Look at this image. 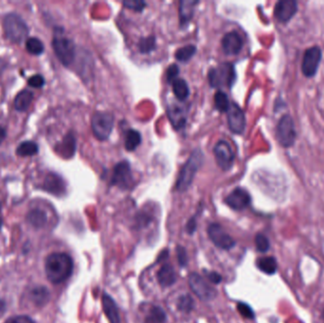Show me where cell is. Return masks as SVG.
I'll return each mask as SVG.
<instances>
[{"mask_svg": "<svg viewBox=\"0 0 324 323\" xmlns=\"http://www.w3.org/2000/svg\"><path fill=\"white\" fill-rule=\"evenodd\" d=\"M73 268V260L67 253L55 252L46 258L45 272L51 283L59 284L69 279Z\"/></svg>", "mask_w": 324, "mask_h": 323, "instance_id": "cell-1", "label": "cell"}, {"mask_svg": "<svg viewBox=\"0 0 324 323\" xmlns=\"http://www.w3.org/2000/svg\"><path fill=\"white\" fill-rule=\"evenodd\" d=\"M204 161V155L200 149H196L190 154V158L186 161L182 169L179 172L176 188L177 191L183 193L190 188L196 173L199 171Z\"/></svg>", "mask_w": 324, "mask_h": 323, "instance_id": "cell-2", "label": "cell"}, {"mask_svg": "<svg viewBox=\"0 0 324 323\" xmlns=\"http://www.w3.org/2000/svg\"><path fill=\"white\" fill-rule=\"evenodd\" d=\"M3 29L7 38L12 43H22L29 38V27L17 13H8L3 20Z\"/></svg>", "mask_w": 324, "mask_h": 323, "instance_id": "cell-3", "label": "cell"}, {"mask_svg": "<svg viewBox=\"0 0 324 323\" xmlns=\"http://www.w3.org/2000/svg\"><path fill=\"white\" fill-rule=\"evenodd\" d=\"M52 48L55 52L56 57L65 67H69L76 56V48L73 41L65 36L63 31H55L52 39Z\"/></svg>", "mask_w": 324, "mask_h": 323, "instance_id": "cell-4", "label": "cell"}, {"mask_svg": "<svg viewBox=\"0 0 324 323\" xmlns=\"http://www.w3.org/2000/svg\"><path fill=\"white\" fill-rule=\"evenodd\" d=\"M209 85L215 88H231L236 81V72L233 64L224 63L212 68L208 74Z\"/></svg>", "mask_w": 324, "mask_h": 323, "instance_id": "cell-5", "label": "cell"}, {"mask_svg": "<svg viewBox=\"0 0 324 323\" xmlns=\"http://www.w3.org/2000/svg\"><path fill=\"white\" fill-rule=\"evenodd\" d=\"M114 127V117L104 111L96 112L91 120V128L95 138L99 140H106L110 137Z\"/></svg>", "mask_w": 324, "mask_h": 323, "instance_id": "cell-6", "label": "cell"}, {"mask_svg": "<svg viewBox=\"0 0 324 323\" xmlns=\"http://www.w3.org/2000/svg\"><path fill=\"white\" fill-rule=\"evenodd\" d=\"M296 129L293 119L290 115H283L276 127V138L278 142L284 148L293 146L296 141Z\"/></svg>", "mask_w": 324, "mask_h": 323, "instance_id": "cell-7", "label": "cell"}, {"mask_svg": "<svg viewBox=\"0 0 324 323\" xmlns=\"http://www.w3.org/2000/svg\"><path fill=\"white\" fill-rule=\"evenodd\" d=\"M214 154L216 163L223 171H228L232 169L235 159V154L226 140H219L215 144Z\"/></svg>", "mask_w": 324, "mask_h": 323, "instance_id": "cell-8", "label": "cell"}, {"mask_svg": "<svg viewBox=\"0 0 324 323\" xmlns=\"http://www.w3.org/2000/svg\"><path fill=\"white\" fill-rule=\"evenodd\" d=\"M321 49L318 46L306 49L301 62V71L307 78L314 77L321 61Z\"/></svg>", "mask_w": 324, "mask_h": 323, "instance_id": "cell-9", "label": "cell"}, {"mask_svg": "<svg viewBox=\"0 0 324 323\" xmlns=\"http://www.w3.org/2000/svg\"><path fill=\"white\" fill-rule=\"evenodd\" d=\"M132 184L133 176L131 165L128 161L123 160L114 167L111 177V185L117 186L121 189H129L132 187Z\"/></svg>", "mask_w": 324, "mask_h": 323, "instance_id": "cell-10", "label": "cell"}, {"mask_svg": "<svg viewBox=\"0 0 324 323\" xmlns=\"http://www.w3.org/2000/svg\"><path fill=\"white\" fill-rule=\"evenodd\" d=\"M189 284L193 292L202 300H212L217 295L214 287H211L208 282L197 273H193L189 276Z\"/></svg>", "mask_w": 324, "mask_h": 323, "instance_id": "cell-11", "label": "cell"}, {"mask_svg": "<svg viewBox=\"0 0 324 323\" xmlns=\"http://www.w3.org/2000/svg\"><path fill=\"white\" fill-rule=\"evenodd\" d=\"M208 237L212 242L221 250H228L235 245L233 238L218 224H212L208 229Z\"/></svg>", "mask_w": 324, "mask_h": 323, "instance_id": "cell-12", "label": "cell"}, {"mask_svg": "<svg viewBox=\"0 0 324 323\" xmlns=\"http://www.w3.org/2000/svg\"><path fill=\"white\" fill-rule=\"evenodd\" d=\"M227 123L234 134H243L245 129V116L244 111L235 103H232L227 110Z\"/></svg>", "mask_w": 324, "mask_h": 323, "instance_id": "cell-13", "label": "cell"}, {"mask_svg": "<svg viewBox=\"0 0 324 323\" xmlns=\"http://www.w3.org/2000/svg\"><path fill=\"white\" fill-rule=\"evenodd\" d=\"M251 202V197L249 192L243 188H236L227 195L225 203L234 211H242L249 207Z\"/></svg>", "mask_w": 324, "mask_h": 323, "instance_id": "cell-14", "label": "cell"}, {"mask_svg": "<svg viewBox=\"0 0 324 323\" xmlns=\"http://www.w3.org/2000/svg\"><path fill=\"white\" fill-rule=\"evenodd\" d=\"M298 12V4L294 0H281L276 4L274 15L278 21L287 23Z\"/></svg>", "mask_w": 324, "mask_h": 323, "instance_id": "cell-15", "label": "cell"}, {"mask_svg": "<svg viewBox=\"0 0 324 323\" xmlns=\"http://www.w3.org/2000/svg\"><path fill=\"white\" fill-rule=\"evenodd\" d=\"M243 39L237 31H230L222 39V49L226 55H237L243 49Z\"/></svg>", "mask_w": 324, "mask_h": 323, "instance_id": "cell-16", "label": "cell"}, {"mask_svg": "<svg viewBox=\"0 0 324 323\" xmlns=\"http://www.w3.org/2000/svg\"><path fill=\"white\" fill-rule=\"evenodd\" d=\"M42 189L51 195L61 196L66 193V183L60 176L50 173L45 177Z\"/></svg>", "mask_w": 324, "mask_h": 323, "instance_id": "cell-17", "label": "cell"}, {"mask_svg": "<svg viewBox=\"0 0 324 323\" xmlns=\"http://www.w3.org/2000/svg\"><path fill=\"white\" fill-rule=\"evenodd\" d=\"M168 117L171 125L176 130H180L185 127L187 114L183 106H180L178 104H171L168 108Z\"/></svg>", "mask_w": 324, "mask_h": 323, "instance_id": "cell-18", "label": "cell"}, {"mask_svg": "<svg viewBox=\"0 0 324 323\" xmlns=\"http://www.w3.org/2000/svg\"><path fill=\"white\" fill-rule=\"evenodd\" d=\"M198 4L199 1L194 0H182L179 2V20L181 26H185L190 22L194 16L196 6Z\"/></svg>", "mask_w": 324, "mask_h": 323, "instance_id": "cell-19", "label": "cell"}, {"mask_svg": "<svg viewBox=\"0 0 324 323\" xmlns=\"http://www.w3.org/2000/svg\"><path fill=\"white\" fill-rule=\"evenodd\" d=\"M158 281L162 287H169L177 281V274L171 264L166 263L162 265L157 274Z\"/></svg>", "mask_w": 324, "mask_h": 323, "instance_id": "cell-20", "label": "cell"}, {"mask_svg": "<svg viewBox=\"0 0 324 323\" xmlns=\"http://www.w3.org/2000/svg\"><path fill=\"white\" fill-rule=\"evenodd\" d=\"M103 307H104V314L106 315L107 318L111 323H120V315L118 311V306L114 299L111 298L109 295L104 294L103 295Z\"/></svg>", "mask_w": 324, "mask_h": 323, "instance_id": "cell-21", "label": "cell"}, {"mask_svg": "<svg viewBox=\"0 0 324 323\" xmlns=\"http://www.w3.org/2000/svg\"><path fill=\"white\" fill-rule=\"evenodd\" d=\"M32 101H33V93L28 89H24L19 92L16 95L13 105L15 110H17L19 112H25L30 108Z\"/></svg>", "mask_w": 324, "mask_h": 323, "instance_id": "cell-22", "label": "cell"}, {"mask_svg": "<svg viewBox=\"0 0 324 323\" xmlns=\"http://www.w3.org/2000/svg\"><path fill=\"white\" fill-rule=\"evenodd\" d=\"M76 149V141L72 135H67L65 137L61 143H59L58 148H56V151L59 153V155L63 158H71L74 155Z\"/></svg>", "mask_w": 324, "mask_h": 323, "instance_id": "cell-23", "label": "cell"}, {"mask_svg": "<svg viewBox=\"0 0 324 323\" xmlns=\"http://www.w3.org/2000/svg\"><path fill=\"white\" fill-rule=\"evenodd\" d=\"M173 93L178 98L179 101H185L187 98L190 96V88L187 84V82L181 78H178L176 81L171 83Z\"/></svg>", "mask_w": 324, "mask_h": 323, "instance_id": "cell-24", "label": "cell"}, {"mask_svg": "<svg viewBox=\"0 0 324 323\" xmlns=\"http://www.w3.org/2000/svg\"><path fill=\"white\" fill-rule=\"evenodd\" d=\"M256 265L260 271L268 275L275 274L278 269L277 261L274 257L259 258L256 262Z\"/></svg>", "mask_w": 324, "mask_h": 323, "instance_id": "cell-25", "label": "cell"}, {"mask_svg": "<svg viewBox=\"0 0 324 323\" xmlns=\"http://www.w3.org/2000/svg\"><path fill=\"white\" fill-rule=\"evenodd\" d=\"M27 220L30 222L31 226H33L36 229H40V227H43L47 224L48 216H47V214L42 210L33 208L28 214Z\"/></svg>", "mask_w": 324, "mask_h": 323, "instance_id": "cell-26", "label": "cell"}, {"mask_svg": "<svg viewBox=\"0 0 324 323\" xmlns=\"http://www.w3.org/2000/svg\"><path fill=\"white\" fill-rule=\"evenodd\" d=\"M141 142V133L134 129H130L125 133L124 139V146L127 151H135L140 146Z\"/></svg>", "mask_w": 324, "mask_h": 323, "instance_id": "cell-27", "label": "cell"}, {"mask_svg": "<svg viewBox=\"0 0 324 323\" xmlns=\"http://www.w3.org/2000/svg\"><path fill=\"white\" fill-rule=\"evenodd\" d=\"M39 147L36 142L31 140H26L19 144L16 148V155L19 157H32L38 154Z\"/></svg>", "mask_w": 324, "mask_h": 323, "instance_id": "cell-28", "label": "cell"}, {"mask_svg": "<svg viewBox=\"0 0 324 323\" xmlns=\"http://www.w3.org/2000/svg\"><path fill=\"white\" fill-rule=\"evenodd\" d=\"M49 291L46 287H35L31 290V299L38 306L46 305L49 300Z\"/></svg>", "mask_w": 324, "mask_h": 323, "instance_id": "cell-29", "label": "cell"}, {"mask_svg": "<svg viewBox=\"0 0 324 323\" xmlns=\"http://www.w3.org/2000/svg\"><path fill=\"white\" fill-rule=\"evenodd\" d=\"M26 49L31 55H41L45 50L44 44L37 37H29L26 40Z\"/></svg>", "mask_w": 324, "mask_h": 323, "instance_id": "cell-30", "label": "cell"}, {"mask_svg": "<svg viewBox=\"0 0 324 323\" xmlns=\"http://www.w3.org/2000/svg\"><path fill=\"white\" fill-rule=\"evenodd\" d=\"M196 52V47L194 45H187V46H184L182 48L178 49L176 51V54L175 57L176 59L179 62H182V63H187V62L190 61V59L195 56Z\"/></svg>", "mask_w": 324, "mask_h": 323, "instance_id": "cell-31", "label": "cell"}, {"mask_svg": "<svg viewBox=\"0 0 324 323\" xmlns=\"http://www.w3.org/2000/svg\"><path fill=\"white\" fill-rule=\"evenodd\" d=\"M166 314L159 306H153L148 313L145 323H164L166 321Z\"/></svg>", "mask_w": 324, "mask_h": 323, "instance_id": "cell-32", "label": "cell"}, {"mask_svg": "<svg viewBox=\"0 0 324 323\" xmlns=\"http://www.w3.org/2000/svg\"><path fill=\"white\" fill-rule=\"evenodd\" d=\"M156 45H157V39H156V37L151 35V36L141 38L138 44V48H139V50L141 51V53L146 54V53H150L155 50Z\"/></svg>", "mask_w": 324, "mask_h": 323, "instance_id": "cell-33", "label": "cell"}, {"mask_svg": "<svg viewBox=\"0 0 324 323\" xmlns=\"http://www.w3.org/2000/svg\"><path fill=\"white\" fill-rule=\"evenodd\" d=\"M214 104L215 108L219 112H227L231 106L228 97L225 92L217 91L214 95Z\"/></svg>", "mask_w": 324, "mask_h": 323, "instance_id": "cell-34", "label": "cell"}, {"mask_svg": "<svg viewBox=\"0 0 324 323\" xmlns=\"http://www.w3.org/2000/svg\"><path fill=\"white\" fill-rule=\"evenodd\" d=\"M194 306L195 301L189 295H183L178 299V308L180 311L188 313L194 309Z\"/></svg>", "mask_w": 324, "mask_h": 323, "instance_id": "cell-35", "label": "cell"}, {"mask_svg": "<svg viewBox=\"0 0 324 323\" xmlns=\"http://www.w3.org/2000/svg\"><path fill=\"white\" fill-rule=\"evenodd\" d=\"M255 244H256L258 251H260L262 253H265L269 250V246H270V243H269L268 237L264 236L263 234H261V233L256 235Z\"/></svg>", "mask_w": 324, "mask_h": 323, "instance_id": "cell-36", "label": "cell"}, {"mask_svg": "<svg viewBox=\"0 0 324 323\" xmlns=\"http://www.w3.org/2000/svg\"><path fill=\"white\" fill-rule=\"evenodd\" d=\"M147 3L144 1H135V0H129V1H124L123 2V6L130 10H133L135 12H141L145 9Z\"/></svg>", "mask_w": 324, "mask_h": 323, "instance_id": "cell-37", "label": "cell"}, {"mask_svg": "<svg viewBox=\"0 0 324 323\" xmlns=\"http://www.w3.org/2000/svg\"><path fill=\"white\" fill-rule=\"evenodd\" d=\"M237 310L241 314V316L252 319L254 318V311L251 309V306L245 302H239L237 305Z\"/></svg>", "mask_w": 324, "mask_h": 323, "instance_id": "cell-38", "label": "cell"}, {"mask_svg": "<svg viewBox=\"0 0 324 323\" xmlns=\"http://www.w3.org/2000/svg\"><path fill=\"white\" fill-rule=\"evenodd\" d=\"M29 86L34 88H41L45 86V79L41 74H35L28 80Z\"/></svg>", "mask_w": 324, "mask_h": 323, "instance_id": "cell-39", "label": "cell"}, {"mask_svg": "<svg viewBox=\"0 0 324 323\" xmlns=\"http://www.w3.org/2000/svg\"><path fill=\"white\" fill-rule=\"evenodd\" d=\"M178 74H179V68H178V66L176 64H171V66L168 67V69H167V73H166L167 81L169 83H171H171L174 81L178 79Z\"/></svg>", "mask_w": 324, "mask_h": 323, "instance_id": "cell-40", "label": "cell"}, {"mask_svg": "<svg viewBox=\"0 0 324 323\" xmlns=\"http://www.w3.org/2000/svg\"><path fill=\"white\" fill-rule=\"evenodd\" d=\"M177 253H178V260L179 264L181 267H185L188 263V256H187V252L183 246L178 245L177 246Z\"/></svg>", "mask_w": 324, "mask_h": 323, "instance_id": "cell-41", "label": "cell"}, {"mask_svg": "<svg viewBox=\"0 0 324 323\" xmlns=\"http://www.w3.org/2000/svg\"><path fill=\"white\" fill-rule=\"evenodd\" d=\"M5 323H35L29 316H15L8 318Z\"/></svg>", "mask_w": 324, "mask_h": 323, "instance_id": "cell-42", "label": "cell"}, {"mask_svg": "<svg viewBox=\"0 0 324 323\" xmlns=\"http://www.w3.org/2000/svg\"><path fill=\"white\" fill-rule=\"evenodd\" d=\"M207 278H208V280L211 281V282H213L214 284H217V283H219L221 280H222V277H221L220 274H218L217 272H207Z\"/></svg>", "mask_w": 324, "mask_h": 323, "instance_id": "cell-43", "label": "cell"}, {"mask_svg": "<svg viewBox=\"0 0 324 323\" xmlns=\"http://www.w3.org/2000/svg\"><path fill=\"white\" fill-rule=\"evenodd\" d=\"M196 217H192L190 220H189V222H188V224H187V226H186V230H187V232L189 233V234H193L194 232H196Z\"/></svg>", "mask_w": 324, "mask_h": 323, "instance_id": "cell-44", "label": "cell"}, {"mask_svg": "<svg viewBox=\"0 0 324 323\" xmlns=\"http://www.w3.org/2000/svg\"><path fill=\"white\" fill-rule=\"evenodd\" d=\"M7 137V132L3 127H0V144L5 140Z\"/></svg>", "mask_w": 324, "mask_h": 323, "instance_id": "cell-45", "label": "cell"}, {"mask_svg": "<svg viewBox=\"0 0 324 323\" xmlns=\"http://www.w3.org/2000/svg\"><path fill=\"white\" fill-rule=\"evenodd\" d=\"M4 310H5V303H4L3 300L0 299V316H2Z\"/></svg>", "mask_w": 324, "mask_h": 323, "instance_id": "cell-46", "label": "cell"}, {"mask_svg": "<svg viewBox=\"0 0 324 323\" xmlns=\"http://www.w3.org/2000/svg\"><path fill=\"white\" fill-rule=\"evenodd\" d=\"M2 224V206H1V202H0V227Z\"/></svg>", "mask_w": 324, "mask_h": 323, "instance_id": "cell-47", "label": "cell"}]
</instances>
